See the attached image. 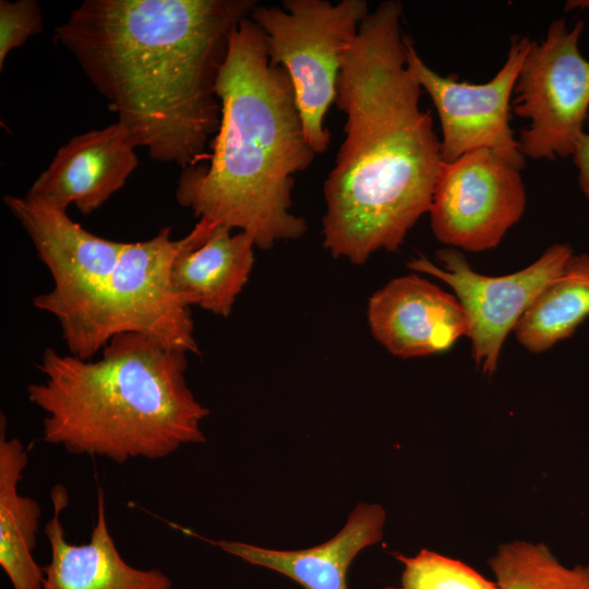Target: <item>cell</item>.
<instances>
[{"mask_svg":"<svg viewBox=\"0 0 589 589\" xmlns=\"http://www.w3.org/2000/svg\"><path fill=\"white\" fill-rule=\"evenodd\" d=\"M43 13L35 0L0 1V70L8 55L43 31Z\"/></svg>","mask_w":589,"mask_h":589,"instance_id":"21","label":"cell"},{"mask_svg":"<svg viewBox=\"0 0 589 589\" xmlns=\"http://www.w3.org/2000/svg\"><path fill=\"white\" fill-rule=\"evenodd\" d=\"M572 255L568 244L554 243L532 264L503 276L477 273L459 250L449 247L436 252L441 266L423 255L412 257L407 265L454 290L467 318L474 363L491 375L497 369L508 334L542 291L561 276Z\"/></svg>","mask_w":589,"mask_h":589,"instance_id":"9","label":"cell"},{"mask_svg":"<svg viewBox=\"0 0 589 589\" xmlns=\"http://www.w3.org/2000/svg\"><path fill=\"white\" fill-rule=\"evenodd\" d=\"M366 315L373 337L405 359L446 351L468 332L458 299L417 274L394 278L375 291Z\"/></svg>","mask_w":589,"mask_h":589,"instance_id":"12","label":"cell"},{"mask_svg":"<svg viewBox=\"0 0 589 589\" xmlns=\"http://www.w3.org/2000/svg\"><path fill=\"white\" fill-rule=\"evenodd\" d=\"M402 5L387 0L369 12L345 56L335 105L345 139L323 193V247L363 264L397 251L429 213L443 164L432 113L407 62Z\"/></svg>","mask_w":589,"mask_h":589,"instance_id":"2","label":"cell"},{"mask_svg":"<svg viewBox=\"0 0 589 589\" xmlns=\"http://www.w3.org/2000/svg\"><path fill=\"white\" fill-rule=\"evenodd\" d=\"M180 244L181 239L171 238L170 227L151 239L127 243L97 297L75 357L93 359L111 337L123 333L146 336L187 354L201 353L191 305L171 280Z\"/></svg>","mask_w":589,"mask_h":589,"instance_id":"6","label":"cell"},{"mask_svg":"<svg viewBox=\"0 0 589 589\" xmlns=\"http://www.w3.org/2000/svg\"><path fill=\"white\" fill-rule=\"evenodd\" d=\"M531 39L515 35L506 60L483 84L442 76L419 56L406 36L407 62L422 91L431 97L441 124V154L450 163L477 149H490L521 170L526 157L509 124L510 98Z\"/></svg>","mask_w":589,"mask_h":589,"instance_id":"10","label":"cell"},{"mask_svg":"<svg viewBox=\"0 0 589 589\" xmlns=\"http://www.w3.org/2000/svg\"><path fill=\"white\" fill-rule=\"evenodd\" d=\"M576 8H589V1H567L565 4L566 10H572Z\"/></svg>","mask_w":589,"mask_h":589,"instance_id":"23","label":"cell"},{"mask_svg":"<svg viewBox=\"0 0 589 589\" xmlns=\"http://www.w3.org/2000/svg\"><path fill=\"white\" fill-rule=\"evenodd\" d=\"M385 510L377 504H358L342 529L328 541L303 550L281 551L253 544L202 538L252 565L275 570L304 589H348L347 570L357 554L383 536Z\"/></svg>","mask_w":589,"mask_h":589,"instance_id":"16","label":"cell"},{"mask_svg":"<svg viewBox=\"0 0 589 589\" xmlns=\"http://www.w3.org/2000/svg\"><path fill=\"white\" fill-rule=\"evenodd\" d=\"M489 564L498 589H589V566L567 567L543 543L504 544Z\"/></svg>","mask_w":589,"mask_h":589,"instance_id":"19","label":"cell"},{"mask_svg":"<svg viewBox=\"0 0 589 589\" xmlns=\"http://www.w3.org/2000/svg\"><path fill=\"white\" fill-rule=\"evenodd\" d=\"M585 22L554 20L542 41L531 40L516 85L513 111L529 121L518 143L525 157L572 156L589 109V60L579 51Z\"/></svg>","mask_w":589,"mask_h":589,"instance_id":"8","label":"cell"},{"mask_svg":"<svg viewBox=\"0 0 589 589\" xmlns=\"http://www.w3.org/2000/svg\"><path fill=\"white\" fill-rule=\"evenodd\" d=\"M199 220L171 264V280L187 302L227 317L254 264L255 243L243 231Z\"/></svg>","mask_w":589,"mask_h":589,"instance_id":"15","label":"cell"},{"mask_svg":"<svg viewBox=\"0 0 589 589\" xmlns=\"http://www.w3.org/2000/svg\"><path fill=\"white\" fill-rule=\"evenodd\" d=\"M135 148L118 121L77 134L57 151L28 192L89 215L121 190L136 169Z\"/></svg>","mask_w":589,"mask_h":589,"instance_id":"13","label":"cell"},{"mask_svg":"<svg viewBox=\"0 0 589 589\" xmlns=\"http://www.w3.org/2000/svg\"><path fill=\"white\" fill-rule=\"evenodd\" d=\"M28 455L23 443L7 438V418L0 417V565L13 589H43L44 570L33 556L40 506L19 493Z\"/></svg>","mask_w":589,"mask_h":589,"instance_id":"17","label":"cell"},{"mask_svg":"<svg viewBox=\"0 0 589 589\" xmlns=\"http://www.w3.org/2000/svg\"><path fill=\"white\" fill-rule=\"evenodd\" d=\"M216 94L220 122L212 153L181 171L177 202L199 220L248 233L262 250L299 239L306 221L291 212V191L316 154L292 83L271 62L263 31L250 16L230 33Z\"/></svg>","mask_w":589,"mask_h":589,"instance_id":"3","label":"cell"},{"mask_svg":"<svg viewBox=\"0 0 589 589\" xmlns=\"http://www.w3.org/2000/svg\"><path fill=\"white\" fill-rule=\"evenodd\" d=\"M36 366L44 378L26 393L45 413L41 438L70 454L122 464L161 459L206 441L201 422L209 410L188 386L184 352L123 333L97 360L48 347Z\"/></svg>","mask_w":589,"mask_h":589,"instance_id":"4","label":"cell"},{"mask_svg":"<svg viewBox=\"0 0 589 589\" xmlns=\"http://www.w3.org/2000/svg\"><path fill=\"white\" fill-rule=\"evenodd\" d=\"M3 202L52 277V289L36 294L32 304L58 321L69 353L75 354L97 297L128 242L93 235L65 208L29 192L7 194Z\"/></svg>","mask_w":589,"mask_h":589,"instance_id":"7","label":"cell"},{"mask_svg":"<svg viewBox=\"0 0 589 589\" xmlns=\"http://www.w3.org/2000/svg\"><path fill=\"white\" fill-rule=\"evenodd\" d=\"M255 0H84L53 40L118 115L135 147L182 170L218 131L219 68Z\"/></svg>","mask_w":589,"mask_h":589,"instance_id":"1","label":"cell"},{"mask_svg":"<svg viewBox=\"0 0 589 589\" xmlns=\"http://www.w3.org/2000/svg\"><path fill=\"white\" fill-rule=\"evenodd\" d=\"M589 316V255L573 254L514 328L518 342L541 353L569 338Z\"/></svg>","mask_w":589,"mask_h":589,"instance_id":"18","label":"cell"},{"mask_svg":"<svg viewBox=\"0 0 589 589\" xmlns=\"http://www.w3.org/2000/svg\"><path fill=\"white\" fill-rule=\"evenodd\" d=\"M369 14L365 0H284L256 4L250 19L263 31L271 62L281 67L294 88L305 139L322 154L332 134L324 125L335 103L346 53Z\"/></svg>","mask_w":589,"mask_h":589,"instance_id":"5","label":"cell"},{"mask_svg":"<svg viewBox=\"0 0 589 589\" xmlns=\"http://www.w3.org/2000/svg\"><path fill=\"white\" fill-rule=\"evenodd\" d=\"M396 557L404 564L400 585L385 589H498L465 563L429 550Z\"/></svg>","mask_w":589,"mask_h":589,"instance_id":"20","label":"cell"},{"mask_svg":"<svg viewBox=\"0 0 589 589\" xmlns=\"http://www.w3.org/2000/svg\"><path fill=\"white\" fill-rule=\"evenodd\" d=\"M572 156L578 169L580 190L589 200V133L584 131L580 134Z\"/></svg>","mask_w":589,"mask_h":589,"instance_id":"22","label":"cell"},{"mask_svg":"<svg viewBox=\"0 0 589 589\" xmlns=\"http://www.w3.org/2000/svg\"><path fill=\"white\" fill-rule=\"evenodd\" d=\"M519 171L490 149L443 161L429 209L435 238L470 252L497 247L526 209Z\"/></svg>","mask_w":589,"mask_h":589,"instance_id":"11","label":"cell"},{"mask_svg":"<svg viewBox=\"0 0 589 589\" xmlns=\"http://www.w3.org/2000/svg\"><path fill=\"white\" fill-rule=\"evenodd\" d=\"M52 517L45 525L50 562L43 567V589H171V578L157 568L143 569L127 563L119 553L106 519L105 496L98 490L96 520L87 543L65 538L60 515L69 504L65 486L50 492Z\"/></svg>","mask_w":589,"mask_h":589,"instance_id":"14","label":"cell"}]
</instances>
